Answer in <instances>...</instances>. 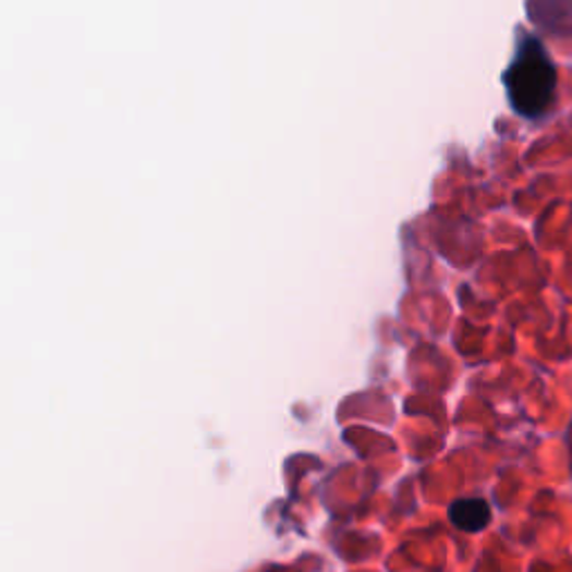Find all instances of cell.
Listing matches in <instances>:
<instances>
[{"label": "cell", "mask_w": 572, "mask_h": 572, "mask_svg": "<svg viewBox=\"0 0 572 572\" xmlns=\"http://www.w3.org/2000/svg\"><path fill=\"white\" fill-rule=\"evenodd\" d=\"M450 521L461 533H483L492 521V508L486 499H459L450 506Z\"/></svg>", "instance_id": "7a4b0ae2"}, {"label": "cell", "mask_w": 572, "mask_h": 572, "mask_svg": "<svg viewBox=\"0 0 572 572\" xmlns=\"http://www.w3.org/2000/svg\"><path fill=\"white\" fill-rule=\"evenodd\" d=\"M503 85L508 101L519 117L539 119L550 110L555 101L557 68L539 38H521L516 54L503 74Z\"/></svg>", "instance_id": "6da1fadb"}]
</instances>
